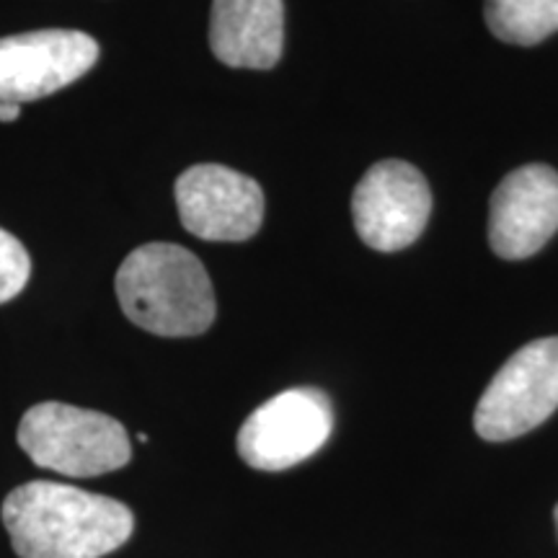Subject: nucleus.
Segmentation results:
<instances>
[{
  "mask_svg": "<svg viewBox=\"0 0 558 558\" xmlns=\"http://www.w3.org/2000/svg\"><path fill=\"white\" fill-rule=\"evenodd\" d=\"M16 439L39 469L90 478L130 463L128 429L101 411L70 403H37L21 418Z\"/></svg>",
  "mask_w": 558,
  "mask_h": 558,
  "instance_id": "7ed1b4c3",
  "label": "nucleus"
},
{
  "mask_svg": "<svg viewBox=\"0 0 558 558\" xmlns=\"http://www.w3.org/2000/svg\"><path fill=\"white\" fill-rule=\"evenodd\" d=\"M3 525L19 558H101L130 541L135 514L101 494L32 481L5 497Z\"/></svg>",
  "mask_w": 558,
  "mask_h": 558,
  "instance_id": "f257e3e1",
  "label": "nucleus"
},
{
  "mask_svg": "<svg viewBox=\"0 0 558 558\" xmlns=\"http://www.w3.org/2000/svg\"><path fill=\"white\" fill-rule=\"evenodd\" d=\"M558 230V173L530 163L512 171L492 194L488 243L501 259L538 254Z\"/></svg>",
  "mask_w": 558,
  "mask_h": 558,
  "instance_id": "1a4fd4ad",
  "label": "nucleus"
},
{
  "mask_svg": "<svg viewBox=\"0 0 558 558\" xmlns=\"http://www.w3.org/2000/svg\"><path fill=\"white\" fill-rule=\"evenodd\" d=\"M486 24L509 45H538L558 32V0H486Z\"/></svg>",
  "mask_w": 558,
  "mask_h": 558,
  "instance_id": "9b49d317",
  "label": "nucleus"
},
{
  "mask_svg": "<svg viewBox=\"0 0 558 558\" xmlns=\"http://www.w3.org/2000/svg\"><path fill=\"white\" fill-rule=\"evenodd\" d=\"M21 117L19 104H0V122H16Z\"/></svg>",
  "mask_w": 558,
  "mask_h": 558,
  "instance_id": "ddd939ff",
  "label": "nucleus"
},
{
  "mask_svg": "<svg viewBox=\"0 0 558 558\" xmlns=\"http://www.w3.org/2000/svg\"><path fill=\"white\" fill-rule=\"evenodd\" d=\"M432 192L424 173L407 160H380L352 194V218L360 239L375 251H401L427 228Z\"/></svg>",
  "mask_w": 558,
  "mask_h": 558,
  "instance_id": "423d86ee",
  "label": "nucleus"
},
{
  "mask_svg": "<svg viewBox=\"0 0 558 558\" xmlns=\"http://www.w3.org/2000/svg\"><path fill=\"white\" fill-rule=\"evenodd\" d=\"M554 520H556V530H558V505H556V509H554Z\"/></svg>",
  "mask_w": 558,
  "mask_h": 558,
  "instance_id": "4468645a",
  "label": "nucleus"
},
{
  "mask_svg": "<svg viewBox=\"0 0 558 558\" xmlns=\"http://www.w3.org/2000/svg\"><path fill=\"white\" fill-rule=\"evenodd\" d=\"M558 409V337L530 341L509 357L481 396L473 427L488 442L527 435Z\"/></svg>",
  "mask_w": 558,
  "mask_h": 558,
  "instance_id": "20e7f679",
  "label": "nucleus"
},
{
  "mask_svg": "<svg viewBox=\"0 0 558 558\" xmlns=\"http://www.w3.org/2000/svg\"><path fill=\"white\" fill-rule=\"evenodd\" d=\"M32 275V259L24 243L0 228V305L16 298Z\"/></svg>",
  "mask_w": 558,
  "mask_h": 558,
  "instance_id": "f8f14e48",
  "label": "nucleus"
},
{
  "mask_svg": "<svg viewBox=\"0 0 558 558\" xmlns=\"http://www.w3.org/2000/svg\"><path fill=\"white\" fill-rule=\"evenodd\" d=\"M333 429L331 401L318 388H290L262 403L239 432V456L256 471H284L324 448Z\"/></svg>",
  "mask_w": 558,
  "mask_h": 558,
  "instance_id": "39448f33",
  "label": "nucleus"
},
{
  "mask_svg": "<svg viewBox=\"0 0 558 558\" xmlns=\"http://www.w3.org/2000/svg\"><path fill=\"white\" fill-rule=\"evenodd\" d=\"M181 226L205 241L239 243L264 220V192L254 179L228 166L199 163L177 179Z\"/></svg>",
  "mask_w": 558,
  "mask_h": 558,
  "instance_id": "6e6552de",
  "label": "nucleus"
},
{
  "mask_svg": "<svg viewBox=\"0 0 558 558\" xmlns=\"http://www.w3.org/2000/svg\"><path fill=\"white\" fill-rule=\"evenodd\" d=\"M209 47L228 68H275L284 47L282 0H213Z\"/></svg>",
  "mask_w": 558,
  "mask_h": 558,
  "instance_id": "9d476101",
  "label": "nucleus"
},
{
  "mask_svg": "<svg viewBox=\"0 0 558 558\" xmlns=\"http://www.w3.org/2000/svg\"><path fill=\"white\" fill-rule=\"evenodd\" d=\"M117 298L132 324L156 337H199L215 320V292L190 248L148 243L117 271Z\"/></svg>",
  "mask_w": 558,
  "mask_h": 558,
  "instance_id": "f03ea898",
  "label": "nucleus"
},
{
  "mask_svg": "<svg viewBox=\"0 0 558 558\" xmlns=\"http://www.w3.org/2000/svg\"><path fill=\"white\" fill-rule=\"evenodd\" d=\"M99 60L94 37L73 29H39L0 39V104L45 99L86 75Z\"/></svg>",
  "mask_w": 558,
  "mask_h": 558,
  "instance_id": "0eeeda50",
  "label": "nucleus"
}]
</instances>
